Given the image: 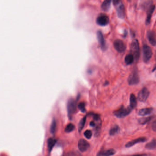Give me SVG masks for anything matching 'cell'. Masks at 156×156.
<instances>
[{
	"instance_id": "obj_1",
	"label": "cell",
	"mask_w": 156,
	"mask_h": 156,
	"mask_svg": "<svg viewBox=\"0 0 156 156\" xmlns=\"http://www.w3.org/2000/svg\"><path fill=\"white\" fill-rule=\"evenodd\" d=\"M77 109V103L75 99L70 98L68 100L67 105L68 115L70 120H71L75 113Z\"/></svg>"
},
{
	"instance_id": "obj_2",
	"label": "cell",
	"mask_w": 156,
	"mask_h": 156,
	"mask_svg": "<svg viewBox=\"0 0 156 156\" xmlns=\"http://www.w3.org/2000/svg\"><path fill=\"white\" fill-rule=\"evenodd\" d=\"M130 49L132 54L134 58V60L138 61L140 56V49L139 42L137 39H135L132 42Z\"/></svg>"
},
{
	"instance_id": "obj_3",
	"label": "cell",
	"mask_w": 156,
	"mask_h": 156,
	"mask_svg": "<svg viewBox=\"0 0 156 156\" xmlns=\"http://www.w3.org/2000/svg\"><path fill=\"white\" fill-rule=\"evenodd\" d=\"M113 3L116 6L117 14L119 18H124L125 16V9L122 2L121 1L115 0L113 1Z\"/></svg>"
},
{
	"instance_id": "obj_4",
	"label": "cell",
	"mask_w": 156,
	"mask_h": 156,
	"mask_svg": "<svg viewBox=\"0 0 156 156\" xmlns=\"http://www.w3.org/2000/svg\"><path fill=\"white\" fill-rule=\"evenodd\" d=\"M132 109L130 106L127 108H125L124 106H122L114 112V115L118 118H123L130 114Z\"/></svg>"
},
{
	"instance_id": "obj_5",
	"label": "cell",
	"mask_w": 156,
	"mask_h": 156,
	"mask_svg": "<svg viewBox=\"0 0 156 156\" xmlns=\"http://www.w3.org/2000/svg\"><path fill=\"white\" fill-rule=\"evenodd\" d=\"M140 81V77L137 70H134L129 76L128 83L130 85H137Z\"/></svg>"
},
{
	"instance_id": "obj_6",
	"label": "cell",
	"mask_w": 156,
	"mask_h": 156,
	"mask_svg": "<svg viewBox=\"0 0 156 156\" xmlns=\"http://www.w3.org/2000/svg\"><path fill=\"white\" fill-rule=\"evenodd\" d=\"M152 50L147 45H144L142 47V58L145 63L147 62L152 57Z\"/></svg>"
},
{
	"instance_id": "obj_7",
	"label": "cell",
	"mask_w": 156,
	"mask_h": 156,
	"mask_svg": "<svg viewBox=\"0 0 156 156\" xmlns=\"http://www.w3.org/2000/svg\"><path fill=\"white\" fill-rule=\"evenodd\" d=\"M149 95V92L146 87H144L139 92L138 99L142 102H145L148 99Z\"/></svg>"
},
{
	"instance_id": "obj_8",
	"label": "cell",
	"mask_w": 156,
	"mask_h": 156,
	"mask_svg": "<svg viewBox=\"0 0 156 156\" xmlns=\"http://www.w3.org/2000/svg\"><path fill=\"white\" fill-rule=\"evenodd\" d=\"M97 39L99 42V44L101 49L105 51L107 49L106 43L103 34L101 31H98L97 33Z\"/></svg>"
},
{
	"instance_id": "obj_9",
	"label": "cell",
	"mask_w": 156,
	"mask_h": 156,
	"mask_svg": "<svg viewBox=\"0 0 156 156\" xmlns=\"http://www.w3.org/2000/svg\"><path fill=\"white\" fill-rule=\"evenodd\" d=\"M114 46L116 50L119 53H122L125 51L126 46L124 43L121 40H117L114 42Z\"/></svg>"
},
{
	"instance_id": "obj_10",
	"label": "cell",
	"mask_w": 156,
	"mask_h": 156,
	"mask_svg": "<svg viewBox=\"0 0 156 156\" xmlns=\"http://www.w3.org/2000/svg\"><path fill=\"white\" fill-rule=\"evenodd\" d=\"M109 17L105 14L100 15L96 19L97 24L100 26H106L109 24Z\"/></svg>"
},
{
	"instance_id": "obj_11",
	"label": "cell",
	"mask_w": 156,
	"mask_h": 156,
	"mask_svg": "<svg viewBox=\"0 0 156 156\" xmlns=\"http://www.w3.org/2000/svg\"><path fill=\"white\" fill-rule=\"evenodd\" d=\"M89 147V144L84 139H80L78 142V148L81 152H85Z\"/></svg>"
},
{
	"instance_id": "obj_12",
	"label": "cell",
	"mask_w": 156,
	"mask_h": 156,
	"mask_svg": "<svg viewBox=\"0 0 156 156\" xmlns=\"http://www.w3.org/2000/svg\"><path fill=\"white\" fill-rule=\"evenodd\" d=\"M148 41L151 45L154 46L156 44V35L155 33L152 30H148L147 33Z\"/></svg>"
},
{
	"instance_id": "obj_13",
	"label": "cell",
	"mask_w": 156,
	"mask_h": 156,
	"mask_svg": "<svg viewBox=\"0 0 156 156\" xmlns=\"http://www.w3.org/2000/svg\"><path fill=\"white\" fill-rule=\"evenodd\" d=\"M146 138H145L144 137H140L139 138H137L134 140H132L129 142L127 143L125 146L127 148H129L130 147L134 146L137 143H141V142H146Z\"/></svg>"
},
{
	"instance_id": "obj_14",
	"label": "cell",
	"mask_w": 156,
	"mask_h": 156,
	"mask_svg": "<svg viewBox=\"0 0 156 156\" xmlns=\"http://www.w3.org/2000/svg\"><path fill=\"white\" fill-rule=\"evenodd\" d=\"M155 5H151L149 8H148V11H147V15L146 17V25H148L150 23L151 19L152 18V16L153 12H154L155 9Z\"/></svg>"
},
{
	"instance_id": "obj_15",
	"label": "cell",
	"mask_w": 156,
	"mask_h": 156,
	"mask_svg": "<svg viewBox=\"0 0 156 156\" xmlns=\"http://www.w3.org/2000/svg\"><path fill=\"white\" fill-rule=\"evenodd\" d=\"M116 153V151L114 149H109L106 150L100 151L97 156H112Z\"/></svg>"
},
{
	"instance_id": "obj_16",
	"label": "cell",
	"mask_w": 156,
	"mask_h": 156,
	"mask_svg": "<svg viewBox=\"0 0 156 156\" xmlns=\"http://www.w3.org/2000/svg\"><path fill=\"white\" fill-rule=\"evenodd\" d=\"M153 109L152 108H146L144 109H141L138 112L139 115L141 116H145L147 115H150L152 113Z\"/></svg>"
},
{
	"instance_id": "obj_17",
	"label": "cell",
	"mask_w": 156,
	"mask_h": 156,
	"mask_svg": "<svg viewBox=\"0 0 156 156\" xmlns=\"http://www.w3.org/2000/svg\"><path fill=\"white\" fill-rule=\"evenodd\" d=\"M57 142V140L53 138H50L48 139L47 140V146H48V149L50 152H51L53 147L55 146L56 143Z\"/></svg>"
},
{
	"instance_id": "obj_18",
	"label": "cell",
	"mask_w": 156,
	"mask_h": 156,
	"mask_svg": "<svg viewBox=\"0 0 156 156\" xmlns=\"http://www.w3.org/2000/svg\"><path fill=\"white\" fill-rule=\"evenodd\" d=\"M111 5V1L110 0H105L101 4V9L104 11H108L110 8Z\"/></svg>"
},
{
	"instance_id": "obj_19",
	"label": "cell",
	"mask_w": 156,
	"mask_h": 156,
	"mask_svg": "<svg viewBox=\"0 0 156 156\" xmlns=\"http://www.w3.org/2000/svg\"><path fill=\"white\" fill-rule=\"evenodd\" d=\"M130 107L132 109H134L137 105V100L136 96L133 94H131L130 96Z\"/></svg>"
},
{
	"instance_id": "obj_20",
	"label": "cell",
	"mask_w": 156,
	"mask_h": 156,
	"mask_svg": "<svg viewBox=\"0 0 156 156\" xmlns=\"http://www.w3.org/2000/svg\"><path fill=\"white\" fill-rule=\"evenodd\" d=\"M134 61V58L132 54L127 55L125 58V62L127 65L133 63Z\"/></svg>"
},
{
	"instance_id": "obj_21",
	"label": "cell",
	"mask_w": 156,
	"mask_h": 156,
	"mask_svg": "<svg viewBox=\"0 0 156 156\" xmlns=\"http://www.w3.org/2000/svg\"><path fill=\"white\" fill-rule=\"evenodd\" d=\"M145 148L149 150H152L156 149V140L153 139L150 142L146 144Z\"/></svg>"
},
{
	"instance_id": "obj_22",
	"label": "cell",
	"mask_w": 156,
	"mask_h": 156,
	"mask_svg": "<svg viewBox=\"0 0 156 156\" xmlns=\"http://www.w3.org/2000/svg\"><path fill=\"white\" fill-rule=\"evenodd\" d=\"M153 117L152 116L148 117L146 118H141L139 120V122L140 124H146L147 123L149 122L151 120H152V118Z\"/></svg>"
},
{
	"instance_id": "obj_23",
	"label": "cell",
	"mask_w": 156,
	"mask_h": 156,
	"mask_svg": "<svg viewBox=\"0 0 156 156\" xmlns=\"http://www.w3.org/2000/svg\"><path fill=\"white\" fill-rule=\"evenodd\" d=\"M86 121V117H84L82 119H81V121L79 122V128H78V130L79 132H80L81 130H82L84 127L85 125V122Z\"/></svg>"
},
{
	"instance_id": "obj_24",
	"label": "cell",
	"mask_w": 156,
	"mask_h": 156,
	"mask_svg": "<svg viewBox=\"0 0 156 156\" xmlns=\"http://www.w3.org/2000/svg\"><path fill=\"white\" fill-rule=\"evenodd\" d=\"M56 128V122L54 119L52 121L50 127V132L51 134H53L55 132Z\"/></svg>"
},
{
	"instance_id": "obj_25",
	"label": "cell",
	"mask_w": 156,
	"mask_h": 156,
	"mask_svg": "<svg viewBox=\"0 0 156 156\" xmlns=\"http://www.w3.org/2000/svg\"><path fill=\"white\" fill-rule=\"evenodd\" d=\"M119 130V127L118 126V125H115L110 130L109 133L111 136H113V135H115L116 133L118 132Z\"/></svg>"
},
{
	"instance_id": "obj_26",
	"label": "cell",
	"mask_w": 156,
	"mask_h": 156,
	"mask_svg": "<svg viewBox=\"0 0 156 156\" xmlns=\"http://www.w3.org/2000/svg\"><path fill=\"white\" fill-rule=\"evenodd\" d=\"M75 129V125L73 124L70 123L68 124L65 129V132L66 133H70L73 131Z\"/></svg>"
},
{
	"instance_id": "obj_27",
	"label": "cell",
	"mask_w": 156,
	"mask_h": 156,
	"mask_svg": "<svg viewBox=\"0 0 156 156\" xmlns=\"http://www.w3.org/2000/svg\"><path fill=\"white\" fill-rule=\"evenodd\" d=\"M78 108L83 113H85V111H86V109H85V103L83 102H81V103H79V104L78 105Z\"/></svg>"
},
{
	"instance_id": "obj_28",
	"label": "cell",
	"mask_w": 156,
	"mask_h": 156,
	"mask_svg": "<svg viewBox=\"0 0 156 156\" xmlns=\"http://www.w3.org/2000/svg\"><path fill=\"white\" fill-rule=\"evenodd\" d=\"M92 135V133L91 130H86L84 133V136L86 138L88 139L91 138Z\"/></svg>"
},
{
	"instance_id": "obj_29",
	"label": "cell",
	"mask_w": 156,
	"mask_h": 156,
	"mask_svg": "<svg viewBox=\"0 0 156 156\" xmlns=\"http://www.w3.org/2000/svg\"><path fill=\"white\" fill-rule=\"evenodd\" d=\"M152 130L155 132H156V120L154 121L152 124Z\"/></svg>"
},
{
	"instance_id": "obj_30",
	"label": "cell",
	"mask_w": 156,
	"mask_h": 156,
	"mask_svg": "<svg viewBox=\"0 0 156 156\" xmlns=\"http://www.w3.org/2000/svg\"><path fill=\"white\" fill-rule=\"evenodd\" d=\"M66 156H79V154L75 153L73 152H71L67 154Z\"/></svg>"
},
{
	"instance_id": "obj_31",
	"label": "cell",
	"mask_w": 156,
	"mask_h": 156,
	"mask_svg": "<svg viewBox=\"0 0 156 156\" xmlns=\"http://www.w3.org/2000/svg\"><path fill=\"white\" fill-rule=\"evenodd\" d=\"M95 123L94 121H91L90 123V125L92 127H94L95 126Z\"/></svg>"
},
{
	"instance_id": "obj_32",
	"label": "cell",
	"mask_w": 156,
	"mask_h": 156,
	"mask_svg": "<svg viewBox=\"0 0 156 156\" xmlns=\"http://www.w3.org/2000/svg\"><path fill=\"white\" fill-rule=\"evenodd\" d=\"M155 57H156V55H155ZM156 70V64L154 66V68H153V69H152V72H154V71H155Z\"/></svg>"
},
{
	"instance_id": "obj_33",
	"label": "cell",
	"mask_w": 156,
	"mask_h": 156,
	"mask_svg": "<svg viewBox=\"0 0 156 156\" xmlns=\"http://www.w3.org/2000/svg\"><path fill=\"white\" fill-rule=\"evenodd\" d=\"M132 156H146L145 154H139V155H133Z\"/></svg>"
},
{
	"instance_id": "obj_34",
	"label": "cell",
	"mask_w": 156,
	"mask_h": 156,
	"mask_svg": "<svg viewBox=\"0 0 156 156\" xmlns=\"http://www.w3.org/2000/svg\"></svg>"
}]
</instances>
